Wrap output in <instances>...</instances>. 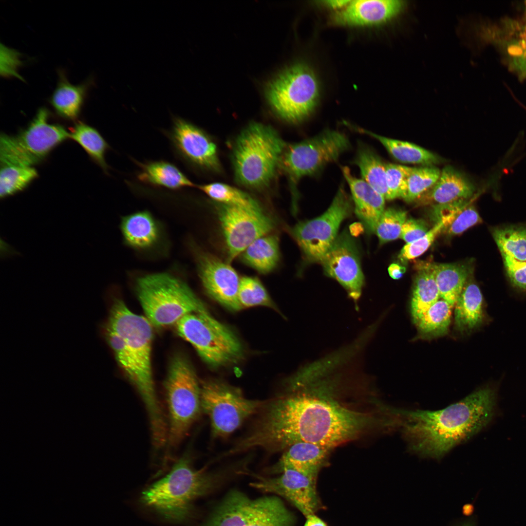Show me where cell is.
Here are the masks:
<instances>
[{"label":"cell","mask_w":526,"mask_h":526,"mask_svg":"<svg viewBox=\"0 0 526 526\" xmlns=\"http://www.w3.org/2000/svg\"><path fill=\"white\" fill-rule=\"evenodd\" d=\"M290 391L265 401L252 429L237 442L240 452L261 448L278 452L300 442L332 450L383 421L373 413L351 407L327 390L297 387Z\"/></svg>","instance_id":"cell-1"},{"label":"cell","mask_w":526,"mask_h":526,"mask_svg":"<svg viewBox=\"0 0 526 526\" xmlns=\"http://www.w3.org/2000/svg\"><path fill=\"white\" fill-rule=\"evenodd\" d=\"M497 387L479 388L458 402L437 411L393 409L403 417L402 432L417 454L440 459L486 428L496 412Z\"/></svg>","instance_id":"cell-2"},{"label":"cell","mask_w":526,"mask_h":526,"mask_svg":"<svg viewBox=\"0 0 526 526\" xmlns=\"http://www.w3.org/2000/svg\"><path fill=\"white\" fill-rule=\"evenodd\" d=\"M221 477L205 468L195 469L184 457L167 474L142 491L140 502L168 522H183L189 517L195 500L211 491Z\"/></svg>","instance_id":"cell-3"},{"label":"cell","mask_w":526,"mask_h":526,"mask_svg":"<svg viewBox=\"0 0 526 526\" xmlns=\"http://www.w3.org/2000/svg\"><path fill=\"white\" fill-rule=\"evenodd\" d=\"M106 325L122 338L134 361L138 376L135 387L147 410L151 432L163 433L166 425L155 391L151 364L153 326L145 317L133 313L118 299L111 306Z\"/></svg>","instance_id":"cell-4"},{"label":"cell","mask_w":526,"mask_h":526,"mask_svg":"<svg viewBox=\"0 0 526 526\" xmlns=\"http://www.w3.org/2000/svg\"><path fill=\"white\" fill-rule=\"evenodd\" d=\"M286 145L269 125L254 122L238 135L232 152L236 181L254 188L265 187L272 180Z\"/></svg>","instance_id":"cell-5"},{"label":"cell","mask_w":526,"mask_h":526,"mask_svg":"<svg viewBox=\"0 0 526 526\" xmlns=\"http://www.w3.org/2000/svg\"><path fill=\"white\" fill-rule=\"evenodd\" d=\"M136 290L145 317L158 328L175 324L187 314L206 309L187 284L169 274L141 277Z\"/></svg>","instance_id":"cell-6"},{"label":"cell","mask_w":526,"mask_h":526,"mask_svg":"<svg viewBox=\"0 0 526 526\" xmlns=\"http://www.w3.org/2000/svg\"><path fill=\"white\" fill-rule=\"evenodd\" d=\"M49 117L48 110L40 108L27 127L17 134L1 133L0 165L33 167L70 138V132L61 125L49 123Z\"/></svg>","instance_id":"cell-7"},{"label":"cell","mask_w":526,"mask_h":526,"mask_svg":"<svg viewBox=\"0 0 526 526\" xmlns=\"http://www.w3.org/2000/svg\"><path fill=\"white\" fill-rule=\"evenodd\" d=\"M175 325L179 336L211 366L232 362L242 354L243 347L236 335L207 309L185 315Z\"/></svg>","instance_id":"cell-8"},{"label":"cell","mask_w":526,"mask_h":526,"mask_svg":"<svg viewBox=\"0 0 526 526\" xmlns=\"http://www.w3.org/2000/svg\"><path fill=\"white\" fill-rule=\"evenodd\" d=\"M169 415V439L179 444L200 413L201 385L194 370L183 356L170 363L165 384Z\"/></svg>","instance_id":"cell-9"},{"label":"cell","mask_w":526,"mask_h":526,"mask_svg":"<svg viewBox=\"0 0 526 526\" xmlns=\"http://www.w3.org/2000/svg\"><path fill=\"white\" fill-rule=\"evenodd\" d=\"M266 95L279 117L289 123H300L312 113L317 104L318 81L307 66L295 65L268 83Z\"/></svg>","instance_id":"cell-10"},{"label":"cell","mask_w":526,"mask_h":526,"mask_svg":"<svg viewBox=\"0 0 526 526\" xmlns=\"http://www.w3.org/2000/svg\"><path fill=\"white\" fill-rule=\"evenodd\" d=\"M200 385L201 408L209 417L213 438L229 435L265 402L247 399L238 388L218 380Z\"/></svg>","instance_id":"cell-11"},{"label":"cell","mask_w":526,"mask_h":526,"mask_svg":"<svg viewBox=\"0 0 526 526\" xmlns=\"http://www.w3.org/2000/svg\"><path fill=\"white\" fill-rule=\"evenodd\" d=\"M350 146L345 134L328 130L311 138L286 146L281 164L293 191L302 177L312 175L335 161Z\"/></svg>","instance_id":"cell-12"},{"label":"cell","mask_w":526,"mask_h":526,"mask_svg":"<svg viewBox=\"0 0 526 526\" xmlns=\"http://www.w3.org/2000/svg\"><path fill=\"white\" fill-rule=\"evenodd\" d=\"M352 201L339 188L331 205L319 216L301 222L290 229L304 256L311 262H321L335 242L342 222L350 214Z\"/></svg>","instance_id":"cell-13"},{"label":"cell","mask_w":526,"mask_h":526,"mask_svg":"<svg viewBox=\"0 0 526 526\" xmlns=\"http://www.w3.org/2000/svg\"><path fill=\"white\" fill-rule=\"evenodd\" d=\"M216 212L230 263L257 239L272 232L274 219L263 210L217 203Z\"/></svg>","instance_id":"cell-14"},{"label":"cell","mask_w":526,"mask_h":526,"mask_svg":"<svg viewBox=\"0 0 526 526\" xmlns=\"http://www.w3.org/2000/svg\"><path fill=\"white\" fill-rule=\"evenodd\" d=\"M243 472L256 479L250 483L252 487L264 492L279 495L306 517L314 514L321 507L316 489L317 474L292 469L286 470L275 477L261 476L245 469Z\"/></svg>","instance_id":"cell-15"},{"label":"cell","mask_w":526,"mask_h":526,"mask_svg":"<svg viewBox=\"0 0 526 526\" xmlns=\"http://www.w3.org/2000/svg\"><path fill=\"white\" fill-rule=\"evenodd\" d=\"M166 133L175 155L183 162L200 169H220L216 146L203 130L183 118L174 117L171 128Z\"/></svg>","instance_id":"cell-16"},{"label":"cell","mask_w":526,"mask_h":526,"mask_svg":"<svg viewBox=\"0 0 526 526\" xmlns=\"http://www.w3.org/2000/svg\"><path fill=\"white\" fill-rule=\"evenodd\" d=\"M320 263L327 276L336 280L354 300L359 299L364 277L357 249L347 232L337 237Z\"/></svg>","instance_id":"cell-17"},{"label":"cell","mask_w":526,"mask_h":526,"mask_svg":"<svg viewBox=\"0 0 526 526\" xmlns=\"http://www.w3.org/2000/svg\"><path fill=\"white\" fill-rule=\"evenodd\" d=\"M198 261L199 277L207 294L231 311L242 309L238 297L240 279L230 263L206 252L199 255Z\"/></svg>","instance_id":"cell-18"},{"label":"cell","mask_w":526,"mask_h":526,"mask_svg":"<svg viewBox=\"0 0 526 526\" xmlns=\"http://www.w3.org/2000/svg\"><path fill=\"white\" fill-rule=\"evenodd\" d=\"M405 5V1L399 0H353L336 15L335 20L343 25L378 24L396 16Z\"/></svg>","instance_id":"cell-19"},{"label":"cell","mask_w":526,"mask_h":526,"mask_svg":"<svg viewBox=\"0 0 526 526\" xmlns=\"http://www.w3.org/2000/svg\"><path fill=\"white\" fill-rule=\"evenodd\" d=\"M342 171L352 193L357 216L368 232H375L385 209V198L364 180L352 175L348 167H342Z\"/></svg>","instance_id":"cell-20"},{"label":"cell","mask_w":526,"mask_h":526,"mask_svg":"<svg viewBox=\"0 0 526 526\" xmlns=\"http://www.w3.org/2000/svg\"><path fill=\"white\" fill-rule=\"evenodd\" d=\"M474 191L473 185L464 175L447 166L434 186L416 201L420 205H443L470 199Z\"/></svg>","instance_id":"cell-21"},{"label":"cell","mask_w":526,"mask_h":526,"mask_svg":"<svg viewBox=\"0 0 526 526\" xmlns=\"http://www.w3.org/2000/svg\"><path fill=\"white\" fill-rule=\"evenodd\" d=\"M331 449L316 444L300 442L286 449L279 460L267 471L281 473L287 469L318 474Z\"/></svg>","instance_id":"cell-22"},{"label":"cell","mask_w":526,"mask_h":526,"mask_svg":"<svg viewBox=\"0 0 526 526\" xmlns=\"http://www.w3.org/2000/svg\"><path fill=\"white\" fill-rule=\"evenodd\" d=\"M454 306V326L460 332L471 333L491 321L481 290L473 282L467 281Z\"/></svg>","instance_id":"cell-23"},{"label":"cell","mask_w":526,"mask_h":526,"mask_svg":"<svg viewBox=\"0 0 526 526\" xmlns=\"http://www.w3.org/2000/svg\"><path fill=\"white\" fill-rule=\"evenodd\" d=\"M58 75L57 84L51 96L50 103L59 116L68 120H75L79 116L93 81L89 78L80 84L73 85L68 81L62 69L58 71Z\"/></svg>","instance_id":"cell-24"},{"label":"cell","mask_w":526,"mask_h":526,"mask_svg":"<svg viewBox=\"0 0 526 526\" xmlns=\"http://www.w3.org/2000/svg\"><path fill=\"white\" fill-rule=\"evenodd\" d=\"M472 199L432 206L433 218L442 223V232L451 236L459 235L482 222Z\"/></svg>","instance_id":"cell-25"},{"label":"cell","mask_w":526,"mask_h":526,"mask_svg":"<svg viewBox=\"0 0 526 526\" xmlns=\"http://www.w3.org/2000/svg\"><path fill=\"white\" fill-rule=\"evenodd\" d=\"M253 500L240 491H230L202 526H246Z\"/></svg>","instance_id":"cell-26"},{"label":"cell","mask_w":526,"mask_h":526,"mask_svg":"<svg viewBox=\"0 0 526 526\" xmlns=\"http://www.w3.org/2000/svg\"><path fill=\"white\" fill-rule=\"evenodd\" d=\"M140 171L138 179L151 186L177 189L195 185L175 165L164 160L149 161L144 163L136 161Z\"/></svg>","instance_id":"cell-27"},{"label":"cell","mask_w":526,"mask_h":526,"mask_svg":"<svg viewBox=\"0 0 526 526\" xmlns=\"http://www.w3.org/2000/svg\"><path fill=\"white\" fill-rule=\"evenodd\" d=\"M279 238L271 233L254 241L241 254V261L260 274L272 272L280 259Z\"/></svg>","instance_id":"cell-28"},{"label":"cell","mask_w":526,"mask_h":526,"mask_svg":"<svg viewBox=\"0 0 526 526\" xmlns=\"http://www.w3.org/2000/svg\"><path fill=\"white\" fill-rule=\"evenodd\" d=\"M440 299L432 264H419L415 277L411 301L413 320L416 324L428 309Z\"/></svg>","instance_id":"cell-29"},{"label":"cell","mask_w":526,"mask_h":526,"mask_svg":"<svg viewBox=\"0 0 526 526\" xmlns=\"http://www.w3.org/2000/svg\"><path fill=\"white\" fill-rule=\"evenodd\" d=\"M294 517L276 496L254 500L246 526H293Z\"/></svg>","instance_id":"cell-30"},{"label":"cell","mask_w":526,"mask_h":526,"mask_svg":"<svg viewBox=\"0 0 526 526\" xmlns=\"http://www.w3.org/2000/svg\"><path fill=\"white\" fill-rule=\"evenodd\" d=\"M353 128L376 138L394 159L401 163L432 166L441 160L435 154L414 144L386 137L359 127Z\"/></svg>","instance_id":"cell-31"},{"label":"cell","mask_w":526,"mask_h":526,"mask_svg":"<svg viewBox=\"0 0 526 526\" xmlns=\"http://www.w3.org/2000/svg\"><path fill=\"white\" fill-rule=\"evenodd\" d=\"M121 230L126 242L137 248L150 246L158 237L156 223L151 214L146 211L125 217L122 221Z\"/></svg>","instance_id":"cell-32"},{"label":"cell","mask_w":526,"mask_h":526,"mask_svg":"<svg viewBox=\"0 0 526 526\" xmlns=\"http://www.w3.org/2000/svg\"><path fill=\"white\" fill-rule=\"evenodd\" d=\"M440 299L453 307L468 281L470 270L459 263L432 264Z\"/></svg>","instance_id":"cell-33"},{"label":"cell","mask_w":526,"mask_h":526,"mask_svg":"<svg viewBox=\"0 0 526 526\" xmlns=\"http://www.w3.org/2000/svg\"><path fill=\"white\" fill-rule=\"evenodd\" d=\"M452 307L442 299L432 305L416 324L418 337L423 339H432L447 334Z\"/></svg>","instance_id":"cell-34"},{"label":"cell","mask_w":526,"mask_h":526,"mask_svg":"<svg viewBox=\"0 0 526 526\" xmlns=\"http://www.w3.org/2000/svg\"><path fill=\"white\" fill-rule=\"evenodd\" d=\"M70 138L77 143L103 171L108 173L109 167L105 155L110 146L97 130L78 122L70 132Z\"/></svg>","instance_id":"cell-35"},{"label":"cell","mask_w":526,"mask_h":526,"mask_svg":"<svg viewBox=\"0 0 526 526\" xmlns=\"http://www.w3.org/2000/svg\"><path fill=\"white\" fill-rule=\"evenodd\" d=\"M355 163L359 168L362 179L387 200L386 164L370 149L364 146L359 148Z\"/></svg>","instance_id":"cell-36"},{"label":"cell","mask_w":526,"mask_h":526,"mask_svg":"<svg viewBox=\"0 0 526 526\" xmlns=\"http://www.w3.org/2000/svg\"><path fill=\"white\" fill-rule=\"evenodd\" d=\"M492 234L502 255L526 261V225L494 228Z\"/></svg>","instance_id":"cell-37"},{"label":"cell","mask_w":526,"mask_h":526,"mask_svg":"<svg viewBox=\"0 0 526 526\" xmlns=\"http://www.w3.org/2000/svg\"><path fill=\"white\" fill-rule=\"evenodd\" d=\"M198 188L217 203L263 210L259 203L247 193L227 184L212 183Z\"/></svg>","instance_id":"cell-38"},{"label":"cell","mask_w":526,"mask_h":526,"mask_svg":"<svg viewBox=\"0 0 526 526\" xmlns=\"http://www.w3.org/2000/svg\"><path fill=\"white\" fill-rule=\"evenodd\" d=\"M38 176V171L33 167L0 165V197L5 198L22 190Z\"/></svg>","instance_id":"cell-39"},{"label":"cell","mask_w":526,"mask_h":526,"mask_svg":"<svg viewBox=\"0 0 526 526\" xmlns=\"http://www.w3.org/2000/svg\"><path fill=\"white\" fill-rule=\"evenodd\" d=\"M440 173L439 169L432 166L413 168L407 179L403 199L409 203L416 201L434 186Z\"/></svg>","instance_id":"cell-40"},{"label":"cell","mask_w":526,"mask_h":526,"mask_svg":"<svg viewBox=\"0 0 526 526\" xmlns=\"http://www.w3.org/2000/svg\"><path fill=\"white\" fill-rule=\"evenodd\" d=\"M238 297L242 308L255 306L273 307L267 292L256 277L244 276L240 279Z\"/></svg>","instance_id":"cell-41"},{"label":"cell","mask_w":526,"mask_h":526,"mask_svg":"<svg viewBox=\"0 0 526 526\" xmlns=\"http://www.w3.org/2000/svg\"><path fill=\"white\" fill-rule=\"evenodd\" d=\"M407 219L405 211L394 208L385 209L375 231L379 243L383 244L399 238L403 225Z\"/></svg>","instance_id":"cell-42"},{"label":"cell","mask_w":526,"mask_h":526,"mask_svg":"<svg viewBox=\"0 0 526 526\" xmlns=\"http://www.w3.org/2000/svg\"><path fill=\"white\" fill-rule=\"evenodd\" d=\"M507 52L510 68L517 73L520 78H526V12L523 21L519 24L514 35L507 44Z\"/></svg>","instance_id":"cell-43"},{"label":"cell","mask_w":526,"mask_h":526,"mask_svg":"<svg viewBox=\"0 0 526 526\" xmlns=\"http://www.w3.org/2000/svg\"><path fill=\"white\" fill-rule=\"evenodd\" d=\"M104 335L112 349L115 359L130 381L135 386L138 376L134 361L122 338L110 328L105 325Z\"/></svg>","instance_id":"cell-44"},{"label":"cell","mask_w":526,"mask_h":526,"mask_svg":"<svg viewBox=\"0 0 526 526\" xmlns=\"http://www.w3.org/2000/svg\"><path fill=\"white\" fill-rule=\"evenodd\" d=\"M412 167L389 163L386 164V183L388 190L387 200L402 199L406 190L407 179Z\"/></svg>","instance_id":"cell-45"},{"label":"cell","mask_w":526,"mask_h":526,"mask_svg":"<svg viewBox=\"0 0 526 526\" xmlns=\"http://www.w3.org/2000/svg\"><path fill=\"white\" fill-rule=\"evenodd\" d=\"M442 223L436 222L434 226L423 237L409 243L401 249L398 258L402 262L414 259L422 255L430 246L438 234L442 231Z\"/></svg>","instance_id":"cell-46"},{"label":"cell","mask_w":526,"mask_h":526,"mask_svg":"<svg viewBox=\"0 0 526 526\" xmlns=\"http://www.w3.org/2000/svg\"><path fill=\"white\" fill-rule=\"evenodd\" d=\"M0 60L1 75L5 77H16L23 80L18 72L19 68L22 65L21 55L19 52L1 44Z\"/></svg>","instance_id":"cell-47"},{"label":"cell","mask_w":526,"mask_h":526,"mask_svg":"<svg viewBox=\"0 0 526 526\" xmlns=\"http://www.w3.org/2000/svg\"><path fill=\"white\" fill-rule=\"evenodd\" d=\"M507 275L514 287L526 292V261L520 262L502 255Z\"/></svg>","instance_id":"cell-48"},{"label":"cell","mask_w":526,"mask_h":526,"mask_svg":"<svg viewBox=\"0 0 526 526\" xmlns=\"http://www.w3.org/2000/svg\"><path fill=\"white\" fill-rule=\"evenodd\" d=\"M429 230L423 221L414 219H407L403 225L400 238L406 244L409 243L423 237Z\"/></svg>","instance_id":"cell-49"},{"label":"cell","mask_w":526,"mask_h":526,"mask_svg":"<svg viewBox=\"0 0 526 526\" xmlns=\"http://www.w3.org/2000/svg\"><path fill=\"white\" fill-rule=\"evenodd\" d=\"M388 271L390 276L394 280H398L401 278L406 271L405 267L397 263H393L391 264Z\"/></svg>","instance_id":"cell-50"},{"label":"cell","mask_w":526,"mask_h":526,"mask_svg":"<svg viewBox=\"0 0 526 526\" xmlns=\"http://www.w3.org/2000/svg\"><path fill=\"white\" fill-rule=\"evenodd\" d=\"M306 517V521L304 526H327L319 518L314 514L309 515Z\"/></svg>","instance_id":"cell-51"},{"label":"cell","mask_w":526,"mask_h":526,"mask_svg":"<svg viewBox=\"0 0 526 526\" xmlns=\"http://www.w3.org/2000/svg\"><path fill=\"white\" fill-rule=\"evenodd\" d=\"M350 233L354 236H357L363 231V225L362 223H355L349 227Z\"/></svg>","instance_id":"cell-52"},{"label":"cell","mask_w":526,"mask_h":526,"mask_svg":"<svg viewBox=\"0 0 526 526\" xmlns=\"http://www.w3.org/2000/svg\"><path fill=\"white\" fill-rule=\"evenodd\" d=\"M350 0H327L326 3L331 8H338L347 5Z\"/></svg>","instance_id":"cell-53"},{"label":"cell","mask_w":526,"mask_h":526,"mask_svg":"<svg viewBox=\"0 0 526 526\" xmlns=\"http://www.w3.org/2000/svg\"><path fill=\"white\" fill-rule=\"evenodd\" d=\"M462 526H470V525L469 524H465V525H463Z\"/></svg>","instance_id":"cell-54"}]
</instances>
